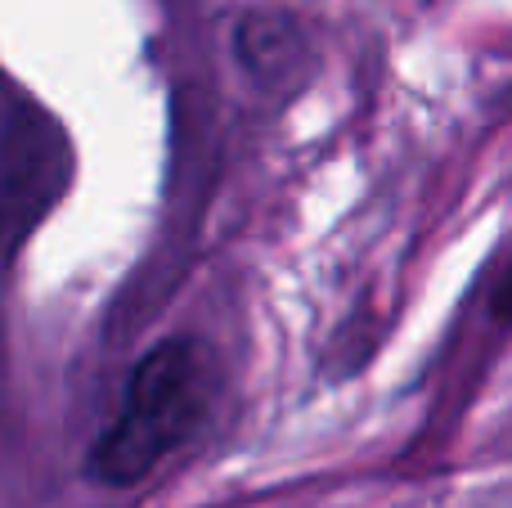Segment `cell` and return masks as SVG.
<instances>
[{"label":"cell","instance_id":"7a4b0ae2","mask_svg":"<svg viewBox=\"0 0 512 508\" xmlns=\"http://www.w3.org/2000/svg\"><path fill=\"white\" fill-rule=\"evenodd\" d=\"M72 171V153L63 131L45 117V108L9 95L5 131H0V221H5V248L18 252L36 221L50 212L63 194Z\"/></svg>","mask_w":512,"mask_h":508},{"label":"cell","instance_id":"6da1fadb","mask_svg":"<svg viewBox=\"0 0 512 508\" xmlns=\"http://www.w3.org/2000/svg\"><path fill=\"white\" fill-rule=\"evenodd\" d=\"M207 414V360L198 342L167 338L140 356L108 428L86 455L90 482L126 491L153 477L203 423Z\"/></svg>","mask_w":512,"mask_h":508},{"label":"cell","instance_id":"277c9868","mask_svg":"<svg viewBox=\"0 0 512 508\" xmlns=\"http://www.w3.org/2000/svg\"><path fill=\"white\" fill-rule=\"evenodd\" d=\"M495 311L504 315V320H512V270L504 275V284H499V293H495Z\"/></svg>","mask_w":512,"mask_h":508},{"label":"cell","instance_id":"3957f363","mask_svg":"<svg viewBox=\"0 0 512 508\" xmlns=\"http://www.w3.org/2000/svg\"><path fill=\"white\" fill-rule=\"evenodd\" d=\"M234 54L248 77H288L292 59L301 54V32L288 14H243L234 27Z\"/></svg>","mask_w":512,"mask_h":508}]
</instances>
